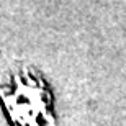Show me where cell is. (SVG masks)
Masks as SVG:
<instances>
[{"label": "cell", "instance_id": "1", "mask_svg": "<svg viewBox=\"0 0 126 126\" xmlns=\"http://www.w3.org/2000/svg\"><path fill=\"white\" fill-rule=\"evenodd\" d=\"M0 102L13 126H54L47 87L28 65L13 67L10 85L0 87Z\"/></svg>", "mask_w": 126, "mask_h": 126}]
</instances>
